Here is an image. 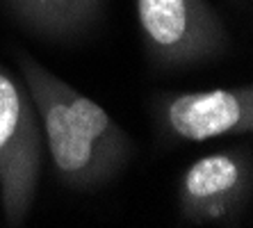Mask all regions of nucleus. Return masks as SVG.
Returning a JSON list of instances; mask_svg holds the SVG:
<instances>
[{"label":"nucleus","mask_w":253,"mask_h":228,"mask_svg":"<svg viewBox=\"0 0 253 228\" xmlns=\"http://www.w3.org/2000/svg\"><path fill=\"white\" fill-rule=\"evenodd\" d=\"M16 59L55 178L73 192H94L112 182L135 158L132 137L94 98L50 73L30 53L16 50Z\"/></svg>","instance_id":"f257e3e1"},{"label":"nucleus","mask_w":253,"mask_h":228,"mask_svg":"<svg viewBox=\"0 0 253 228\" xmlns=\"http://www.w3.org/2000/svg\"><path fill=\"white\" fill-rule=\"evenodd\" d=\"M25 30L50 41L87 35L103 18L107 0H2Z\"/></svg>","instance_id":"423d86ee"},{"label":"nucleus","mask_w":253,"mask_h":228,"mask_svg":"<svg viewBox=\"0 0 253 228\" xmlns=\"http://www.w3.org/2000/svg\"><path fill=\"white\" fill-rule=\"evenodd\" d=\"M43 135L23 82L0 64V201L9 226L32 210L43 167Z\"/></svg>","instance_id":"7ed1b4c3"},{"label":"nucleus","mask_w":253,"mask_h":228,"mask_svg":"<svg viewBox=\"0 0 253 228\" xmlns=\"http://www.w3.org/2000/svg\"><path fill=\"white\" fill-rule=\"evenodd\" d=\"M253 199V155L224 148L194 160L178 181V217L192 226H237Z\"/></svg>","instance_id":"20e7f679"},{"label":"nucleus","mask_w":253,"mask_h":228,"mask_svg":"<svg viewBox=\"0 0 253 228\" xmlns=\"http://www.w3.org/2000/svg\"><path fill=\"white\" fill-rule=\"evenodd\" d=\"M148 62L155 69H189L224 57L230 35L208 0H135Z\"/></svg>","instance_id":"f03ea898"},{"label":"nucleus","mask_w":253,"mask_h":228,"mask_svg":"<svg viewBox=\"0 0 253 228\" xmlns=\"http://www.w3.org/2000/svg\"><path fill=\"white\" fill-rule=\"evenodd\" d=\"M160 139L171 144L208 141L253 133V87H214L201 91H162L151 98Z\"/></svg>","instance_id":"39448f33"},{"label":"nucleus","mask_w":253,"mask_h":228,"mask_svg":"<svg viewBox=\"0 0 253 228\" xmlns=\"http://www.w3.org/2000/svg\"><path fill=\"white\" fill-rule=\"evenodd\" d=\"M240 2H242V0H240Z\"/></svg>","instance_id":"0eeeda50"}]
</instances>
